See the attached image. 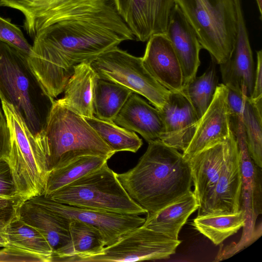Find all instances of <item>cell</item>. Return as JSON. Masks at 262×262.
I'll list each match as a JSON object with an SVG mask.
<instances>
[{"label": "cell", "mask_w": 262, "mask_h": 262, "mask_svg": "<svg viewBox=\"0 0 262 262\" xmlns=\"http://www.w3.org/2000/svg\"><path fill=\"white\" fill-rule=\"evenodd\" d=\"M125 40L126 37L102 22L61 21L34 37L28 60L46 91L54 98L63 92L75 66L91 62Z\"/></svg>", "instance_id": "obj_1"}, {"label": "cell", "mask_w": 262, "mask_h": 262, "mask_svg": "<svg viewBox=\"0 0 262 262\" xmlns=\"http://www.w3.org/2000/svg\"><path fill=\"white\" fill-rule=\"evenodd\" d=\"M117 176L131 198L147 213L190 191L192 184L187 160L178 149L161 141L149 142L137 165Z\"/></svg>", "instance_id": "obj_2"}, {"label": "cell", "mask_w": 262, "mask_h": 262, "mask_svg": "<svg viewBox=\"0 0 262 262\" xmlns=\"http://www.w3.org/2000/svg\"><path fill=\"white\" fill-rule=\"evenodd\" d=\"M28 57L0 41V99L12 104L37 135L45 129L55 100L32 70Z\"/></svg>", "instance_id": "obj_3"}, {"label": "cell", "mask_w": 262, "mask_h": 262, "mask_svg": "<svg viewBox=\"0 0 262 262\" xmlns=\"http://www.w3.org/2000/svg\"><path fill=\"white\" fill-rule=\"evenodd\" d=\"M49 172L84 155L111 157L115 153L84 118L54 101L46 126L39 134Z\"/></svg>", "instance_id": "obj_4"}, {"label": "cell", "mask_w": 262, "mask_h": 262, "mask_svg": "<svg viewBox=\"0 0 262 262\" xmlns=\"http://www.w3.org/2000/svg\"><path fill=\"white\" fill-rule=\"evenodd\" d=\"M10 134L9 164L18 194L25 200L43 193L49 169L39 134L34 135L15 108L2 101Z\"/></svg>", "instance_id": "obj_5"}, {"label": "cell", "mask_w": 262, "mask_h": 262, "mask_svg": "<svg viewBox=\"0 0 262 262\" xmlns=\"http://www.w3.org/2000/svg\"><path fill=\"white\" fill-rule=\"evenodd\" d=\"M194 31L202 48L216 63L231 57L237 32L234 0H174Z\"/></svg>", "instance_id": "obj_6"}, {"label": "cell", "mask_w": 262, "mask_h": 262, "mask_svg": "<svg viewBox=\"0 0 262 262\" xmlns=\"http://www.w3.org/2000/svg\"><path fill=\"white\" fill-rule=\"evenodd\" d=\"M47 197L61 204L106 212L147 213L131 198L107 163Z\"/></svg>", "instance_id": "obj_7"}, {"label": "cell", "mask_w": 262, "mask_h": 262, "mask_svg": "<svg viewBox=\"0 0 262 262\" xmlns=\"http://www.w3.org/2000/svg\"><path fill=\"white\" fill-rule=\"evenodd\" d=\"M100 79L120 84L145 97L160 110L171 93L160 84L136 57L116 47L100 54L91 62Z\"/></svg>", "instance_id": "obj_8"}, {"label": "cell", "mask_w": 262, "mask_h": 262, "mask_svg": "<svg viewBox=\"0 0 262 262\" xmlns=\"http://www.w3.org/2000/svg\"><path fill=\"white\" fill-rule=\"evenodd\" d=\"M181 241L140 226L123 235L113 244L88 255L60 258V262H130L169 258Z\"/></svg>", "instance_id": "obj_9"}, {"label": "cell", "mask_w": 262, "mask_h": 262, "mask_svg": "<svg viewBox=\"0 0 262 262\" xmlns=\"http://www.w3.org/2000/svg\"><path fill=\"white\" fill-rule=\"evenodd\" d=\"M29 200L54 213L96 227L101 232L105 246L113 244L125 234L142 226L145 220L138 214L110 212L61 204L42 194Z\"/></svg>", "instance_id": "obj_10"}, {"label": "cell", "mask_w": 262, "mask_h": 262, "mask_svg": "<svg viewBox=\"0 0 262 262\" xmlns=\"http://www.w3.org/2000/svg\"><path fill=\"white\" fill-rule=\"evenodd\" d=\"M120 16L138 41L166 34L174 0H113Z\"/></svg>", "instance_id": "obj_11"}, {"label": "cell", "mask_w": 262, "mask_h": 262, "mask_svg": "<svg viewBox=\"0 0 262 262\" xmlns=\"http://www.w3.org/2000/svg\"><path fill=\"white\" fill-rule=\"evenodd\" d=\"M237 14V32L231 58L220 64L223 84L242 92L250 97L254 80V62L241 0H234Z\"/></svg>", "instance_id": "obj_12"}, {"label": "cell", "mask_w": 262, "mask_h": 262, "mask_svg": "<svg viewBox=\"0 0 262 262\" xmlns=\"http://www.w3.org/2000/svg\"><path fill=\"white\" fill-rule=\"evenodd\" d=\"M242 190L238 148L235 135L232 132L227 140L225 159L214 190L200 215L238 211L241 208Z\"/></svg>", "instance_id": "obj_13"}, {"label": "cell", "mask_w": 262, "mask_h": 262, "mask_svg": "<svg viewBox=\"0 0 262 262\" xmlns=\"http://www.w3.org/2000/svg\"><path fill=\"white\" fill-rule=\"evenodd\" d=\"M228 90L223 83L218 84L213 99L202 117L190 144L183 152L187 159L202 150L225 141L231 132L227 96Z\"/></svg>", "instance_id": "obj_14"}, {"label": "cell", "mask_w": 262, "mask_h": 262, "mask_svg": "<svg viewBox=\"0 0 262 262\" xmlns=\"http://www.w3.org/2000/svg\"><path fill=\"white\" fill-rule=\"evenodd\" d=\"M159 111L165 127L160 141L183 152L194 136L200 120L191 103L183 93L171 92Z\"/></svg>", "instance_id": "obj_15"}, {"label": "cell", "mask_w": 262, "mask_h": 262, "mask_svg": "<svg viewBox=\"0 0 262 262\" xmlns=\"http://www.w3.org/2000/svg\"><path fill=\"white\" fill-rule=\"evenodd\" d=\"M80 0H0V7L20 11L25 17L24 28L34 37L48 27L71 18Z\"/></svg>", "instance_id": "obj_16"}, {"label": "cell", "mask_w": 262, "mask_h": 262, "mask_svg": "<svg viewBox=\"0 0 262 262\" xmlns=\"http://www.w3.org/2000/svg\"><path fill=\"white\" fill-rule=\"evenodd\" d=\"M142 62L162 86L171 93H183L181 67L173 48L165 34L152 36L148 40Z\"/></svg>", "instance_id": "obj_17"}, {"label": "cell", "mask_w": 262, "mask_h": 262, "mask_svg": "<svg viewBox=\"0 0 262 262\" xmlns=\"http://www.w3.org/2000/svg\"><path fill=\"white\" fill-rule=\"evenodd\" d=\"M165 35L179 61L184 88L196 75L202 48L194 31L176 4L170 15Z\"/></svg>", "instance_id": "obj_18"}, {"label": "cell", "mask_w": 262, "mask_h": 262, "mask_svg": "<svg viewBox=\"0 0 262 262\" xmlns=\"http://www.w3.org/2000/svg\"><path fill=\"white\" fill-rule=\"evenodd\" d=\"M227 140L186 159L194 187L193 192L199 204L198 215L203 211L214 190L225 159Z\"/></svg>", "instance_id": "obj_19"}, {"label": "cell", "mask_w": 262, "mask_h": 262, "mask_svg": "<svg viewBox=\"0 0 262 262\" xmlns=\"http://www.w3.org/2000/svg\"><path fill=\"white\" fill-rule=\"evenodd\" d=\"M114 122L123 128L138 133L148 143L160 141L165 132L159 110L133 92Z\"/></svg>", "instance_id": "obj_20"}, {"label": "cell", "mask_w": 262, "mask_h": 262, "mask_svg": "<svg viewBox=\"0 0 262 262\" xmlns=\"http://www.w3.org/2000/svg\"><path fill=\"white\" fill-rule=\"evenodd\" d=\"M18 217L45 237L53 253L70 240V220L54 213L30 200H25L21 204Z\"/></svg>", "instance_id": "obj_21"}, {"label": "cell", "mask_w": 262, "mask_h": 262, "mask_svg": "<svg viewBox=\"0 0 262 262\" xmlns=\"http://www.w3.org/2000/svg\"><path fill=\"white\" fill-rule=\"evenodd\" d=\"M98 78L91 62L77 65L64 88L63 97L57 101L84 117H94V90Z\"/></svg>", "instance_id": "obj_22"}, {"label": "cell", "mask_w": 262, "mask_h": 262, "mask_svg": "<svg viewBox=\"0 0 262 262\" xmlns=\"http://www.w3.org/2000/svg\"><path fill=\"white\" fill-rule=\"evenodd\" d=\"M199 207L198 200L193 191L190 190L160 210L147 213L142 226L178 239L182 227Z\"/></svg>", "instance_id": "obj_23"}, {"label": "cell", "mask_w": 262, "mask_h": 262, "mask_svg": "<svg viewBox=\"0 0 262 262\" xmlns=\"http://www.w3.org/2000/svg\"><path fill=\"white\" fill-rule=\"evenodd\" d=\"M238 148L240 167L242 178L241 201L245 217L243 236L246 238L252 236L257 215L254 195L256 187V171L253 161L248 152L243 121L238 123L234 132Z\"/></svg>", "instance_id": "obj_24"}, {"label": "cell", "mask_w": 262, "mask_h": 262, "mask_svg": "<svg viewBox=\"0 0 262 262\" xmlns=\"http://www.w3.org/2000/svg\"><path fill=\"white\" fill-rule=\"evenodd\" d=\"M69 232L70 240L53 253L51 262L57 261L64 257L94 254L105 246L99 230L84 222L71 220Z\"/></svg>", "instance_id": "obj_25"}, {"label": "cell", "mask_w": 262, "mask_h": 262, "mask_svg": "<svg viewBox=\"0 0 262 262\" xmlns=\"http://www.w3.org/2000/svg\"><path fill=\"white\" fill-rule=\"evenodd\" d=\"M110 158L102 155H84L52 169L48 173L42 195L47 196L85 174L99 168L107 163Z\"/></svg>", "instance_id": "obj_26"}, {"label": "cell", "mask_w": 262, "mask_h": 262, "mask_svg": "<svg viewBox=\"0 0 262 262\" xmlns=\"http://www.w3.org/2000/svg\"><path fill=\"white\" fill-rule=\"evenodd\" d=\"M245 223L243 211L236 212H216L197 215L193 226L215 245L236 233Z\"/></svg>", "instance_id": "obj_27"}, {"label": "cell", "mask_w": 262, "mask_h": 262, "mask_svg": "<svg viewBox=\"0 0 262 262\" xmlns=\"http://www.w3.org/2000/svg\"><path fill=\"white\" fill-rule=\"evenodd\" d=\"M3 236L7 242V246L41 256L51 262L53 251L46 239L18 217L6 227Z\"/></svg>", "instance_id": "obj_28"}, {"label": "cell", "mask_w": 262, "mask_h": 262, "mask_svg": "<svg viewBox=\"0 0 262 262\" xmlns=\"http://www.w3.org/2000/svg\"><path fill=\"white\" fill-rule=\"evenodd\" d=\"M133 92L118 83L98 78L94 90V116L114 122Z\"/></svg>", "instance_id": "obj_29"}, {"label": "cell", "mask_w": 262, "mask_h": 262, "mask_svg": "<svg viewBox=\"0 0 262 262\" xmlns=\"http://www.w3.org/2000/svg\"><path fill=\"white\" fill-rule=\"evenodd\" d=\"M84 118L115 153L122 151L136 152L142 145V140L134 132L114 122L101 120L95 116Z\"/></svg>", "instance_id": "obj_30"}, {"label": "cell", "mask_w": 262, "mask_h": 262, "mask_svg": "<svg viewBox=\"0 0 262 262\" xmlns=\"http://www.w3.org/2000/svg\"><path fill=\"white\" fill-rule=\"evenodd\" d=\"M217 82L215 66L212 62L203 75L196 76L183 88V94L191 103L199 119L211 104Z\"/></svg>", "instance_id": "obj_31"}, {"label": "cell", "mask_w": 262, "mask_h": 262, "mask_svg": "<svg viewBox=\"0 0 262 262\" xmlns=\"http://www.w3.org/2000/svg\"><path fill=\"white\" fill-rule=\"evenodd\" d=\"M262 103H254L244 95L243 122L249 154L262 167Z\"/></svg>", "instance_id": "obj_32"}, {"label": "cell", "mask_w": 262, "mask_h": 262, "mask_svg": "<svg viewBox=\"0 0 262 262\" xmlns=\"http://www.w3.org/2000/svg\"><path fill=\"white\" fill-rule=\"evenodd\" d=\"M0 41L14 47L29 56L32 46L21 30L10 21L0 16Z\"/></svg>", "instance_id": "obj_33"}, {"label": "cell", "mask_w": 262, "mask_h": 262, "mask_svg": "<svg viewBox=\"0 0 262 262\" xmlns=\"http://www.w3.org/2000/svg\"><path fill=\"white\" fill-rule=\"evenodd\" d=\"M25 200L19 195L11 198L0 197V234L3 236L6 227L18 217L19 207Z\"/></svg>", "instance_id": "obj_34"}, {"label": "cell", "mask_w": 262, "mask_h": 262, "mask_svg": "<svg viewBox=\"0 0 262 262\" xmlns=\"http://www.w3.org/2000/svg\"><path fill=\"white\" fill-rule=\"evenodd\" d=\"M227 103L231 129L235 132L238 123L243 121L244 94L242 92L227 88Z\"/></svg>", "instance_id": "obj_35"}, {"label": "cell", "mask_w": 262, "mask_h": 262, "mask_svg": "<svg viewBox=\"0 0 262 262\" xmlns=\"http://www.w3.org/2000/svg\"><path fill=\"white\" fill-rule=\"evenodd\" d=\"M19 195L8 162L0 160V197ZM20 196V195H19Z\"/></svg>", "instance_id": "obj_36"}, {"label": "cell", "mask_w": 262, "mask_h": 262, "mask_svg": "<svg viewBox=\"0 0 262 262\" xmlns=\"http://www.w3.org/2000/svg\"><path fill=\"white\" fill-rule=\"evenodd\" d=\"M48 262L39 256L7 246L0 250V262Z\"/></svg>", "instance_id": "obj_37"}, {"label": "cell", "mask_w": 262, "mask_h": 262, "mask_svg": "<svg viewBox=\"0 0 262 262\" xmlns=\"http://www.w3.org/2000/svg\"><path fill=\"white\" fill-rule=\"evenodd\" d=\"M10 145L9 128L2 108L0 107V160L8 162Z\"/></svg>", "instance_id": "obj_38"}, {"label": "cell", "mask_w": 262, "mask_h": 262, "mask_svg": "<svg viewBox=\"0 0 262 262\" xmlns=\"http://www.w3.org/2000/svg\"><path fill=\"white\" fill-rule=\"evenodd\" d=\"M257 63L254 74L253 90L249 97L253 102L262 101V51L256 52Z\"/></svg>", "instance_id": "obj_39"}, {"label": "cell", "mask_w": 262, "mask_h": 262, "mask_svg": "<svg viewBox=\"0 0 262 262\" xmlns=\"http://www.w3.org/2000/svg\"><path fill=\"white\" fill-rule=\"evenodd\" d=\"M258 6V10L260 16L262 15V0H255Z\"/></svg>", "instance_id": "obj_40"}, {"label": "cell", "mask_w": 262, "mask_h": 262, "mask_svg": "<svg viewBox=\"0 0 262 262\" xmlns=\"http://www.w3.org/2000/svg\"><path fill=\"white\" fill-rule=\"evenodd\" d=\"M0 244H2L4 247L7 246L8 244L6 239L1 234H0Z\"/></svg>", "instance_id": "obj_41"}, {"label": "cell", "mask_w": 262, "mask_h": 262, "mask_svg": "<svg viewBox=\"0 0 262 262\" xmlns=\"http://www.w3.org/2000/svg\"><path fill=\"white\" fill-rule=\"evenodd\" d=\"M4 247L2 244H0V247Z\"/></svg>", "instance_id": "obj_42"}]
</instances>
